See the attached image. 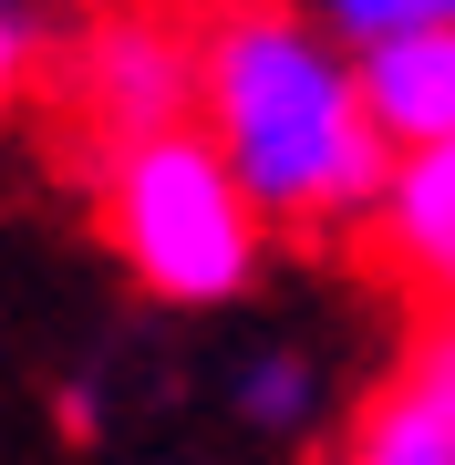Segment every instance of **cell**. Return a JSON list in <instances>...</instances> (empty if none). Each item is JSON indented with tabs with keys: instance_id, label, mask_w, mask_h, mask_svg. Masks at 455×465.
Wrapping results in <instances>:
<instances>
[{
	"instance_id": "2",
	"label": "cell",
	"mask_w": 455,
	"mask_h": 465,
	"mask_svg": "<svg viewBox=\"0 0 455 465\" xmlns=\"http://www.w3.org/2000/svg\"><path fill=\"white\" fill-rule=\"evenodd\" d=\"M94 217L114 238V259L135 269L145 300L176 311H218L259 280V207L238 197V176L218 166L197 124H166L145 145L94 166Z\"/></svg>"
},
{
	"instance_id": "3",
	"label": "cell",
	"mask_w": 455,
	"mask_h": 465,
	"mask_svg": "<svg viewBox=\"0 0 455 465\" xmlns=\"http://www.w3.org/2000/svg\"><path fill=\"white\" fill-rule=\"evenodd\" d=\"M52 134L73 145V166H104V155L145 145L197 114V63H186V0H104V11L63 21L42 73Z\"/></svg>"
},
{
	"instance_id": "1",
	"label": "cell",
	"mask_w": 455,
	"mask_h": 465,
	"mask_svg": "<svg viewBox=\"0 0 455 465\" xmlns=\"http://www.w3.org/2000/svg\"><path fill=\"white\" fill-rule=\"evenodd\" d=\"M186 63H197V124L259 207V228H362L383 197L393 145L362 124L352 52L321 42L290 0H186Z\"/></svg>"
},
{
	"instance_id": "8",
	"label": "cell",
	"mask_w": 455,
	"mask_h": 465,
	"mask_svg": "<svg viewBox=\"0 0 455 465\" xmlns=\"http://www.w3.org/2000/svg\"><path fill=\"white\" fill-rule=\"evenodd\" d=\"M311 393H321V382H311V362H301V351H259V362L238 372V414H249L259 434L311 424Z\"/></svg>"
},
{
	"instance_id": "7",
	"label": "cell",
	"mask_w": 455,
	"mask_h": 465,
	"mask_svg": "<svg viewBox=\"0 0 455 465\" xmlns=\"http://www.w3.org/2000/svg\"><path fill=\"white\" fill-rule=\"evenodd\" d=\"M52 42H63V11H52V0H0V124H11L21 104H42Z\"/></svg>"
},
{
	"instance_id": "5",
	"label": "cell",
	"mask_w": 455,
	"mask_h": 465,
	"mask_svg": "<svg viewBox=\"0 0 455 465\" xmlns=\"http://www.w3.org/2000/svg\"><path fill=\"white\" fill-rule=\"evenodd\" d=\"M352 94H362V124L393 155L445 145L455 134V21H404V32L362 42L352 52Z\"/></svg>"
},
{
	"instance_id": "9",
	"label": "cell",
	"mask_w": 455,
	"mask_h": 465,
	"mask_svg": "<svg viewBox=\"0 0 455 465\" xmlns=\"http://www.w3.org/2000/svg\"><path fill=\"white\" fill-rule=\"evenodd\" d=\"M404 21H435V11H424V0H311V32H321V42H341V52L404 32Z\"/></svg>"
},
{
	"instance_id": "10",
	"label": "cell",
	"mask_w": 455,
	"mask_h": 465,
	"mask_svg": "<svg viewBox=\"0 0 455 465\" xmlns=\"http://www.w3.org/2000/svg\"><path fill=\"white\" fill-rule=\"evenodd\" d=\"M424 11H435V21H445V0H424Z\"/></svg>"
},
{
	"instance_id": "11",
	"label": "cell",
	"mask_w": 455,
	"mask_h": 465,
	"mask_svg": "<svg viewBox=\"0 0 455 465\" xmlns=\"http://www.w3.org/2000/svg\"><path fill=\"white\" fill-rule=\"evenodd\" d=\"M445 21H455V0H445Z\"/></svg>"
},
{
	"instance_id": "4",
	"label": "cell",
	"mask_w": 455,
	"mask_h": 465,
	"mask_svg": "<svg viewBox=\"0 0 455 465\" xmlns=\"http://www.w3.org/2000/svg\"><path fill=\"white\" fill-rule=\"evenodd\" d=\"M372 228V259L383 280L424 300V311H455V134L445 145H414L383 166V197L362 207Z\"/></svg>"
},
{
	"instance_id": "6",
	"label": "cell",
	"mask_w": 455,
	"mask_h": 465,
	"mask_svg": "<svg viewBox=\"0 0 455 465\" xmlns=\"http://www.w3.org/2000/svg\"><path fill=\"white\" fill-rule=\"evenodd\" d=\"M341 465H455V311H435L414 331L393 382L362 403Z\"/></svg>"
}]
</instances>
